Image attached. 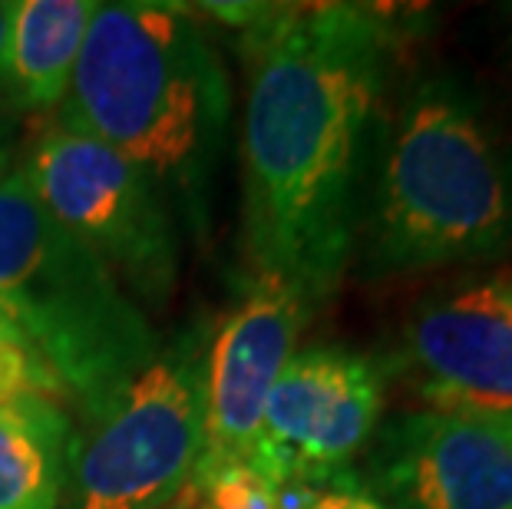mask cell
Instances as JSON below:
<instances>
[{"instance_id": "cell-1", "label": "cell", "mask_w": 512, "mask_h": 509, "mask_svg": "<svg viewBox=\"0 0 512 509\" xmlns=\"http://www.w3.org/2000/svg\"><path fill=\"white\" fill-rule=\"evenodd\" d=\"M242 119L245 242L258 275L311 305L341 285L384 93L387 20L361 4L265 7Z\"/></svg>"}, {"instance_id": "cell-2", "label": "cell", "mask_w": 512, "mask_h": 509, "mask_svg": "<svg viewBox=\"0 0 512 509\" xmlns=\"http://www.w3.org/2000/svg\"><path fill=\"white\" fill-rule=\"evenodd\" d=\"M228 113V77L192 14L166 4L96 7L60 123L182 196L195 229Z\"/></svg>"}, {"instance_id": "cell-3", "label": "cell", "mask_w": 512, "mask_h": 509, "mask_svg": "<svg viewBox=\"0 0 512 509\" xmlns=\"http://www.w3.org/2000/svg\"><path fill=\"white\" fill-rule=\"evenodd\" d=\"M512 252V129L479 86L427 77L387 139L367 219L374 275L496 262Z\"/></svg>"}, {"instance_id": "cell-4", "label": "cell", "mask_w": 512, "mask_h": 509, "mask_svg": "<svg viewBox=\"0 0 512 509\" xmlns=\"http://www.w3.org/2000/svg\"><path fill=\"white\" fill-rule=\"evenodd\" d=\"M0 314L90 417L156 357L146 314L43 209L24 172L0 182Z\"/></svg>"}, {"instance_id": "cell-5", "label": "cell", "mask_w": 512, "mask_h": 509, "mask_svg": "<svg viewBox=\"0 0 512 509\" xmlns=\"http://www.w3.org/2000/svg\"><path fill=\"white\" fill-rule=\"evenodd\" d=\"M73 443V509H166L202 457V367L189 348L152 361Z\"/></svg>"}, {"instance_id": "cell-6", "label": "cell", "mask_w": 512, "mask_h": 509, "mask_svg": "<svg viewBox=\"0 0 512 509\" xmlns=\"http://www.w3.org/2000/svg\"><path fill=\"white\" fill-rule=\"evenodd\" d=\"M24 176L43 209L136 295L152 305L169 298L179 272L176 229L156 182L136 162L57 123L30 149Z\"/></svg>"}, {"instance_id": "cell-7", "label": "cell", "mask_w": 512, "mask_h": 509, "mask_svg": "<svg viewBox=\"0 0 512 509\" xmlns=\"http://www.w3.org/2000/svg\"><path fill=\"white\" fill-rule=\"evenodd\" d=\"M384 410V374L364 354L311 348L294 354L275 381L252 453L278 486L347 473L374 437Z\"/></svg>"}, {"instance_id": "cell-8", "label": "cell", "mask_w": 512, "mask_h": 509, "mask_svg": "<svg viewBox=\"0 0 512 509\" xmlns=\"http://www.w3.org/2000/svg\"><path fill=\"white\" fill-rule=\"evenodd\" d=\"M397 367L430 410L512 417V278H466L423 298Z\"/></svg>"}, {"instance_id": "cell-9", "label": "cell", "mask_w": 512, "mask_h": 509, "mask_svg": "<svg viewBox=\"0 0 512 509\" xmlns=\"http://www.w3.org/2000/svg\"><path fill=\"white\" fill-rule=\"evenodd\" d=\"M367 467L370 493L387 509H512V417H394Z\"/></svg>"}, {"instance_id": "cell-10", "label": "cell", "mask_w": 512, "mask_h": 509, "mask_svg": "<svg viewBox=\"0 0 512 509\" xmlns=\"http://www.w3.org/2000/svg\"><path fill=\"white\" fill-rule=\"evenodd\" d=\"M311 308L288 281L255 275L242 305L219 324L202 367V457L195 473L252 460L268 394L294 357Z\"/></svg>"}, {"instance_id": "cell-11", "label": "cell", "mask_w": 512, "mask_h": 509, "mask_svg": "<svg viewBox=\"0 0 512 509\" xmlns=\"http://www.w3.org/2000/svg\"><path fill=\"white\" fill-rule=\"evenodd\" d=\"M93 0H17L10 24L7 93L24 110H50L70 93Z\"/></svg>"}, {"instance_id": "cell-12", "label": "cell", "mask_w": 512, "mask_h": 509, "mask_svg": "<svg viewBox=\"0 0 512 509\" xmlns=\"http://www.w3.org/2000/svg\"><path fill=\"white\" fill-rule=\"evenodd\" d=\"M70 457V420L57 397L0 410V509H57Z\"/></svg>"}, {"instance_id": "cell-13", "label": "cell", "mask_w": 512, "mask_h": 509, "mask_svg": "<svg viewBox=\"0 0 512 509\" xmlns=\"http://www.w3.org/2000/svg\"><path fill=\"white\" fill-rule=\"evenodd\" d=\"M202 509H281V486L252 460L222 463L192 476Z\"/></svg>"}, {"instance_id": "cell-14", "label": "cell", "mask_w": 512, "mask_h": 509, "mask_svg": "<svg viewBox=\"0 0 512 509\" xmlns=\"http://www.w3.org/2000/svg\"><path fill=\"white\" fill-rule=\"evenodd\" d=\"M63 387L40 354L20 338L14 324L0 328V410L24 404L30 397H57Z\"/></svg>"}, {"instance_id": "cell-15", "label": "cell", "mask_w": 512, "mask_h": 509, "mask_svg": "<svg viewBox=\"0 0 512 509\" xmlns=\"http://www.w3.org/2000/svg\"><path fill=\"white\" fill-rule=\"evenodd\" d=\"M281 509H387V506L347 470L318 483L281 486Z\"/></svg>"}, {"instance_id": "cell-16", "label": "cell", "mask_w": 512, "mask_h": 509, "mask_svg": "<svg viewBox=\"0 0 512 509\" xmlns=\"http://www.w3.org/2000/svg\"><path fill=\"white\" fill-rule=\"evenodd\" d=\"M10 24H14V4L0 0V96L7 93V60H10Z\"/></svg>"}, {"instance_id": "cell-17", "label": "cell", "mask_w": 512, "mask_h": 509, "mask_svg": "<svg viewBox=\"0 0 512 509\" xmlns=\"http://www.w3.org/2000/svg\"><path fill=\"white\" fill-rule=\"evenodd\" d=\"M10 159H14V133H10V119L0 110V182L7 179Z\"/></svg>"}, {"instance_id": "cell-18", "label": "cell", "mask_w": 512, "mask_h": 509, "mask_svg": "<svg viewBox=\"0 0 512 509\" xmlns=\"http://www.w3.org/2000/svg\"><path fill=\"white\" fill-rule=\"evenodd\" d=\"M182 509H202V503H199V493L192 490V483L182 490Z\"/></svg>"}, {"instance_id": "cell-19", "label": "cell", "mask_w": 512, "mask_h": 509, "mask_svg": "<svg viewBox=\"0 0 512 509\" xmlns=\"http://www.w3.org/2000/svg\"><path fill=\"white\" fill-rule=\"evenodd\" d=\"M7 324H10V321L4 318V314H0V328H7Z\"/></svg>"}]
</instances>
